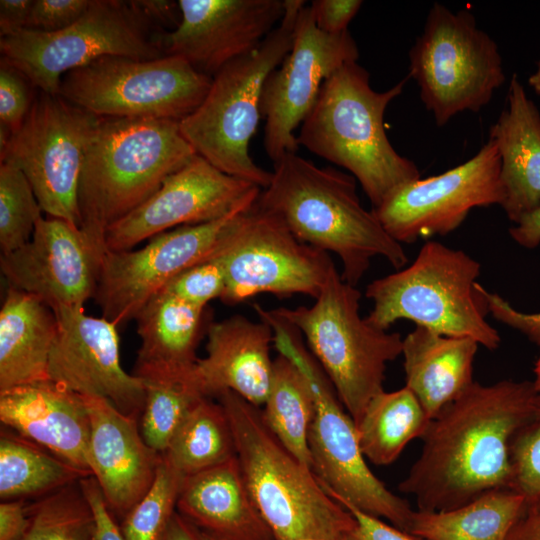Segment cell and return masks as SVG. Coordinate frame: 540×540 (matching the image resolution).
Segmentation results:
<instances>
[{"mask_svg":"<svg viewBox=\"0 0 540 540\" xmlns=\"http://www.w3.org/2000/svg\"><path fill=\"white\" fill-rule=\"evenodd\" d=\"M538 393L533 381H474L431 419L399 490L414 496L422 511H446L493 490H510L511 438Z\"/></svg>","mask_w":540,"mask_h":540,"instance_id":"cell-1","label":"cell"},{"mask_svg":"<svg viewBox=\"0 0 540 540\" xmlns=\"http://www.w3.org/2000/svg\"><path fill=\"white\" fill-rule=\"evenodd\" d=\"M269 184L257 206L277 215L303 243L335 254L342 278L357 286L375 257L395 269L408 261L402 244L383 228L374 212L362 205L357 181L331 166L288 153L274 162Z\"/></svg>","mask_w":540,"mask_h":540,"instance_id":"cell-2","label":"cell"},{"mask_svg":"<svg viewBox=\"0 0 540 540\" xmlns=\"http://www.w3.org/2000/svg\"><path fill=\"white\" fill-rule=\"evenodd\" d=\"M357 61L329 76L302 122L299 146L346 169L361 185L373 209L402 185L421 177L416 164L401 156L384 128L388 105L407 78L386 91H376Z\"/></svg>","mask_w":540,"mask_h":540,"instance_id":"cell-3","label":"cell"},{"mask_svg":"<svg viewBox=\"0 0 540 540\" xmlns=\"http://www.w3.org/2000/svg\"><path fill=\"white\" fill-rule=\"evenodd\" d=\"M196 154L179 121L101 117L80 176V228L107 250V229L149 199Z\"/></svg>","mask_w":540,"mask_h":540,"instance_id":"cell-4","label":"cell"},{"mask_svg":"<svg viewBox=\"0 0 540 540\" xmlns=\"http://www.w3.org/2000/svg\"><path fill=\"white\" fill-rule=\"evenodd\" d=\"M217 397L232 427L245 482L273 540H348L355 517L285 449L260 408L231 391Z\"/></svg>","mask_w":540,"mask_h":540,"instance_id":"cell-5","label":"cell"},{"mask_svg":"<svg viewBox=\"0 0 540 540\" xmlns=\"http://www.w3.org/2000/svg\"><path fill=\"white\" fill-rule=\"evenodd\" d=\"M303 0H285L277 27L257 49L224 66L211 81L201 104L179 121L195 152L222 172L265 188L272 173L249 154L261 114V96L269 74L289 53Z\"/></svg>","mask_w":540,"mask_h":540,"instance_id":"cell-6","label":"cell"},{"mask_svg":"<svg viewBox=\"0 0 540 540\" xmlns=\"http://www.w3.org/2000/svg\"><path fill=\"white\" fill-rule=\"evenodd\" d=\"M480 271V263L463 250L429 240L410 265L368 284L365 296L373 305L366 319L383 330L410 320L496 350L501 338L486 320L487 306L476 286Z\"/></svg>","mask_w":540,"mask_h":540,"instance_id":"cell-7","label":"cell"},{"mask_svg":"<svg viewBox=\"0 0 540 540\" xmlns=\"http://www.w3.org/2000/svg\"><path fill=\"white\" fill-rule=\"evenodd\" d=\"M270 324L274 346L304 374L312 391L315 413L309 431L312 471L327 492L342 505L353 506L396 528L409 531L414 510L392 493L371 471L361 450L357 427L300 332L274 310L257 306Z\"/></svg>","mask_w":540,"mask_h":540,"instance_id":"cell-8","label":"cell"},{"mask_svg":"<svg viewBox=\"0 0 540 540\" xmlns=\"http://www.w3.org/2000/svg\"><path fill=\"white\" fill-rule=\"evenodd\" d=\"M361 292L333 267L310 306L274 311L305 338L355 424L383 391L386 366L402 354L403 338L360 314Z\"/></svg>","mask_w":540,"mask_h":540,"instance_id":"cell-9","label":"cell"},{"mask_svg":"<svg viewBox=\"0 0 540 540\" xmlns=\"http://www.w3.org/2000/svg\"><path fill=\"white\" fill-rule=\"evenodd\" d=\"M409 60V77L438 126L459 113L481 110L506 79L498 46L474 15L438 3L429 10Z\"/></svg>","mask_w":540,"mask_h":540,"instance_id":"cell-10","label":"cell"},{"mask_svg":"<svg viewBox=\"0 0 540 540\" xmlns=\"http://www.w3.org/2000/svg\"><path fill=\"white\" fill-rule=\"evenodd\" d=\"M156 29L132 1L90 0L81 17L56 32L22 29L0 37V51L40 91L58 95L67 72L100 57H163ZM166 32V31H165Z\"/></svg>","mask_w":540,"mask_h":540,"instance_id":"cell-11","label":"cell"},{"mask_svg":"<svg viewBox=\"0 0 540 540\" xmlns=\"http://www.w3.org/2000/svg\"><path fill=\"white\" fill-rule=\"evenodd\" d=\"M211 81L178 56H104L63 75L58 95L99 117L181 121L201 104Z\"/></svg>","mask_w":540,"mask_h":540,"instance_id":"cell-12","label":"cell"},{"mask_svg":"<svg viewBox=\"0 0 540 540\" xmlns=\"http://www.w3.org/2000/svg\"><path fill=\"white\" fill-rule=\"evenodd\" d=\"M213 257L226 274L221 301L231 305L259 294L315 299L335 267L329 253L300 241L256 203L234 217Z\"/></svg>","mask_w":540,"mask_h":540,"instance_id":"cell-13","label":"cell"},{"mask_svg":"<svg viewBox=\"0 0 540 540\" xmlns=\"http://www.w3.org/2000/svg\"><path fill=\"white\" fill-rule=\"evenodd\" d=\"M100 118L59 95L41 91L21 127L0 150L1 163L23 172L49 217L80 227V176Z\"/></svg>","mask_w":540,"mask_h":540,"instance_id":"cell-14","label":"cell"},{"mask_svg":"<svg viewBox=\"0 0 540 540\" xmlns=\"http://www.w3.org/2000/svg\"><path fill=\"white\" fill-rule=\"evenodd\" d=\"M502 201L500 157L488 140L466 162L402 185L372 211L395 241L410 244L446 235L456 230L473 208L501 205Z\"/></svg>","mask_w":540,"mask_h":540,"instance_id":"cell-15","label":"cell"},{"mask_svg":"<svg viewBox=\"0 0 540 540\" xmlns=\"http://www.w3.org/2000/svg\"><path fill=\"white\" fill-rule=\"evenodd\" d=\"M358 58L359 50L349 30L324 33L316 26L310 5L300 10L292 47L269 74L262 90L264 148L273 163L297 152L294 131L311 111L324 81Z\"/></svg>","mask_w":540,"mask_h":540,"instance_id":"cell-16","label":"cell"},{"mask_svg":"<svg viewBox=\"0 0 540 540\" xmlns=\"http://www.w3.org/2000/svg\"><path fill=\"white\" fill-rule=\"evenodd\" d=\"M248 209L165 231L137 250H107L94 296L103 317L116 325L135 319L143 306L176 276L212 258L231 221Z\"/></svg>","mask_w":540,"mask_h":540,"instance_id":"cell-17","label":"cell"},{"mask_svg":"<svg viewBox=\"0 0 540 540\" xmlns=\"http://www.w3.org/2000/svg\"><path fill=\"white\" fill-rule=\"evenodd\" d=\"M261 189L222 172L196 154L167 177L149 199L107 229L106 249L130 250L165 231L215 221L236 210L251 208Z\"/></svg>","mask_w":540,"mask_h":540,"instance_id":"cell-18","label":"cell"},{"mask_svg":"<svg viewBox=\"0 0 540 540\" xmlns=\"http://www.w3.org/2000/svg\"><path fill=\"white\" fill-rule=\"evenodd\" d=\"M57 334L49 359V380L80 395L102 397L137 418L145 403L141 378L120 363L117 326L84 307L57 306Z\"/></svg>","mask_w":540,"mask_h":540,"instance_id":"cell-19","label":"cell"},{"mask_svg":"<svg viewBox=\"0 0 540 540\" xmlns=\"http://www.w3.org/2000/svg\"><path fill=\"white\" fill-rule=\"evenodd\" d=\"M106 251L79 226L42 217L25 245L1 254L0 267L8 286L51 308L84 307L95 296Z\"/></svg>","mask_w":540,"mask_h":540,"instance_id":"cell-20","label":"cell"},{"mask_svg":"<svg viewBox=\"0 0 540 540\" xmlns=\"http://www.w3.org/2000/svg\"><path fill=\"white\" fill-rule=\"evenodd\" d=\"M181 20L159 35L164 56H178L213 77L248 55L277 27L281 0H179Z\"/></svg>","mask_w":540,"mask_h":540,"instance_id":"cell-21","label":"cell"},{"mask_svg":"<svg viewBox=\"0 0 540 540\" xmlns=\"http://www.w3.org/2000/svg\"><path fill=\"white\" fill-rule=\"evenodd\" d=\"M90 416L89 464L111 511L123 519L152 485L162 455L144 441L137 418L83 395Z\"/></svg>","mask_w":540,"mask_h":540,"instance_id":"cell-22","label":"cell"},{"mask_svg":"<svg viewBox=\"0 0 540 540\" xmlns=\"http://www.w3.org/2000/svg\"><path fill=\"white\" fill-rule=\"evenodd\" d=\"M0 420L20 436L92 476L90 416L83 395L50 380L3 390Z\"/></svg>","mask_w":540,"mask_h":540,"instance_id":"cell-23","label":"cell"},{"mask_svg":"<svg viewBox=\"0 0 540 540\" xmlns=\"http://www.w3.org/2000/svg\"><path fill=\"white\" fill-rule=\"evenodd\" d=\"M207 355L198 359L194 372L206 397L231 391L260 407L271 385L274 332L268 322L235 314L206 329Z\"/></svg>","mask_w":540,"mask_h":540,"instance_id":"cell-24","label":"cell"},{"mask_svg":"<svg viewBox=\"0 0 540 540\" xmlns=\"http://www.w3.org/2000/svg\"><path fill=\"white\" fill-rule=\"evenodd\" d=\"M176 508L214 540H273L237 456L185 477Z\"/></svg>","mask_w":540,"mask_h":540,"instance_id":"cell-25","label":"cell"},{"mask_svg":"<svg viewBox=\"0 0 540 540\" xmlns=\"http://www.w3.org/2000/svg\"><path fill=\"white\" fill-rule=\"evenodd\" d=\"M488 140L500 157V206L515 224L540 205V113L516 74Z\"/></svg>","mask_w":540,"mask_h":540,"instance_id":"cell-26","label":"cell"},{"mask_svg":"<svg viewBox=\"0 0 540 540\" xmlns=\"http://www.w3.org/2000/svg\"><path fill=\"white\" fill-rule=\"evenodd\" d=\"M478 345L472 338L447 336L421 326L403 339L405 386L430 419L474 383Z\"/></svg>","mask_w":540,"mask_h":540,"instance_id":"cell-27","label":"cell"},{"mask_svg":"<svg viewBox=\"0 0 540 540\" xmlns=\"http://www.w3.org/2000/svg\"><path fill=\"white\" fill-rule=\"evenodd\" d=\"M205 311L166 290L154 295L135 318L141 345L133 374L151 379L192 371Z\"/></svg>","mask_w":540,"mask_h":540,"instance_id":"cell-28","label":"cell"},{"mask_svg":"<svg viewBox=\"0 0 540 540\" xmlns=\"http://www.w3.org/2000/svg\"><path fill=\"white\" fill-rule=\"evenodd\" d=\"M57 327L47 303L8 286L0 310V391L49 380Z\"/></svg>","mask_w":540,"mask_h":540,"instance_id":"cell-29","label":"cell"},{"mask_svg":"<svg viewBox=\"0 0 540 540\" xmlns=\"http://www.w3.org/2000/svg\"><path fill=\"white\" fill-rule=\"evenodd\" d=\"M523 515L522 496L493 490L454 509L414 511L408 533L423 540H506Z\"/></svg>","mask_w":540,"mask_h":540,"instance_id":"cell-30","label":"cell"},{"mask_svg":"<svg viewBox=\"0 0 540 540\" xmlns=\"http://www.w3.org/2000/svg\"><path fill=\"white\" fill-rule=\"evenodd\" d=\"M430 421L406 386L383 390L369 401L356 423L361 450L376 465L391 464L410 441L423 437Z\"/></svg>","mask_w":540,"mask_h":540,"instance_id":"cell-31","label":"cell"},{"mask_svg":"<svg viewBox=\"0 0 540 540\" xmlns=\"http://www.w3.org/2000/svg\"><path fill=\"white\" fill-rule=\"evenodd\" d=\"M314 413V397L304 374L290 358L279 354L262 416L285 449L311 470L309 431Z\"/></svg>","mask_w":540,"mask_h":540,"instance_id":"cell-32","label":"cell"},{"mask_svg":"<svg viewBox=\"0 0 540 540\" xmlns=\"http://www.w3.org/2000/svg\"><path fill=\"white\" fill-rule=\"evenodd\" d=\"M162 455L184 477L235 457L232 427L221 403L202 398L186 415Z\"/></svg>","mask_w":540,"mask_h":540,"instance_id":"cell-33","label":"cell"},{"mask_svg":"<svg viewBox=\"0 0 540 540\" xmlns=\"http://www.w3.org/2000/svg\"><path fill=\"white\" fill-rule=\"evenodd\" d=\"M87 476L20 435L1 434L0 497L4 501L56 491Z\"/></svg>","mask_w":540,"mask_h":540,"instance_id":"cell-34","label":"cell"},{"mask_svg":"<svg viewBox=\"0 0 540 540\" xmlns=\"http://www.w3.org/2000/svg\"><path fill=\"white\" fill-rule=\"evenodd\" d=\"M194 368L182 375L142 379L145 403L139 428L145 443L158 454L166 452L186 415L206 397Z\"/></svg>","mask_w":540,"mask_h":540,"instance_id":"cell-35","label":"cell"},{"mask_svg":"<svg viewBox=\"0 0 540 540\" xmlns=\"http://www.w3.org/2000/svg\"><path fill=\"white\" fill-rule=\"evenodd\" d=\"M29 526L22 540H93V511L80 485L56 490L28 507Z\"/></svg>","mask_w":540,"mask_h":540,"instance_id":"cell-36","label":"cell"},{"mask_svg":"<svg viewBox=\"0 0 540 540\" xmlns=\"http://www.w3.org/2000/svg\"><path fill=\"white\" fill-rule=\"evenodd\" d=\"M184 478L162 455L149 490L123 519L120 529L125 540L164 539Z\"/></svg>","mask_w":540,"mask_h":540,"instance_id":"cell-37","label":"cell"},{"mask_svg":"<svg viewBox=\"0 0 540 540\" xmlns=\"http://www.w3.org/2000/svg\"><path fill=\"white\" fill-rule=\"evenodd\" d=\"M42 208L21 170L0 165V248L11 253L25 245L42 218Z\"/></svg>","mask_w":540,"mask_h":540,"instance_id":"cell-38","label":"cell"},{"mask_svg":"<svg viewBox=\"0 0 540 540\" xmlns=\"http://www.w3.org/2000/svg\"><path fill=\"white\" fill-rule=\"evenodd\" d=\"M510 490L524 499V514L540 511V393L509 448Z\"/></svg>","mask_w":540,"mask_h":540,"instance_id":"cell-39","label":"cell"},{"mask_svg":"<svg viewBox=\"0 0 540 540\" xmlns=\"http://www.w3.org/2000/svg\"><path fill=\"white\" fill-rule=\"evenodd\" d=\"M226 288V274L217 258L200 262L176 276L163 290L179 299L200 307L222 298Z\"/></svg>","mask_w":540,"mask_h":540,"instance_id":"cell-40","label":"cell"},{"mask_svg":"<svg viewBox=\"0 0 540 540\" xmlns=\"http://www.w3.org/2000/svg\"><path fill=\"white\" fill-rule=\"evenodd\" d=\"M27 77L1 57L0 62V125L11 133L18 130L27 117L34 97ZM33 86V85H32Z\"/></svg>","mask_w":540,"mask_h":540,"instance_id":"cell-41","label":"cell"},{"mask_svg":"<svg viewBox=\"0 0 540 540\" xmlns=\"http://www.w3.org/2000/svg\"><path fill=\"white\" fill-rule=\"evenodd\" d=\"M90 0H34L27 29L42 32L63 30L76 22Z\"/></svg>","mask_w":540,"mask_h":540,"instance_id":"cell-42","label":"cell"},{"mask_svg":"<svg viewBox=\"0 0 540 540\" xmlns=\"http://www.w3.org/2000/svg\"><path fill=\"white\" fill-rule=\"evenodd\" d=\"M477 289L483 296L487 311L497 321L506 324L524 334L530 341L540 346V312L524 313L515 309L497 293L489 292L477 283Z\"/></svg>","mask_w":540,"mask_h":540,"instance_id":"cell-43","label":"cell"},{"mask_svg":"<svg viewBox=\"0 0 540 540\" xmlns=\"http://www.w3.org/2000/svg\"><path fill=\"white\" fill-rule=\"evenodd\" d=\"M362 3L361 0H314L310 7L318 29L327 34H340L348 31Z\"/></svg>","mask_w":540,"mask_h":540,"instance_id":"cell-44","label":"cell"},{"mask_svg":"<svg viewBox=\"0 0 540 540\" xmlns=\"http://www.w3.org/2000/svg\"><path fill=\"white\" fill-rule=\"evenodd\" d=\"M79 485L94 514L93 540H125L96 479L93 476L84 477L79 480Z\"/></svg>","mask_w":540,"mask_h":540,"instance_id":"cell-45","label":"cell"},{"mask_svg":"<svg viewBox=\"0 0 540 540\" xmlns=\"http://www.w3.org/2000/svg\"><path fill=\"white\" fill-rule=\"evenodd\" d=\"M343 506L353 514L357 522L348 540H423L353 506Z\"/></svg>","mask_w":540,"mask_h":540,"instance_id":"cell-46","label":"cell"},{"mask_svg":"<svg viewBox=\"0 0 540 540\" xmlns=\"http://www.w3.org/2000/svg\"><path fill=\"white\" fill-rule=\"evenodd\" d=\"M28 526V507L22 500H6L0 504V540H22Z\"/></svg>","mask_w":540,"mask_h":540,"instance_id":"cell-47","label":"cell"},{"mask_svg":"<svg viewBox=\"0 0 540 540\" xmlns=\"http://www.w3.org/2000/svg\"><path fill=\"white\" fill-rule=\"evenodd\" d=\"M136 9L156 29L164 31L163 27L174 30L180 23L181 11L177 2L168 0H136L132 1Z\"/></svg>","mask_w":540,"mask_h":540,"instance_id":"cell-48","label":"cell"},{"mask_svg":"<svg viewBox=\"0 0 540 540\" xmlns=\"http://www.w3.org/2000/svg\"><path fill=\"white\" fill-rule=\"evenodd\" d=\"M33 1L1 0L0 1V36L13 34L27 27Z\"/></svg>","mask_w":540,"mask_h":540,"instance_id":"cell-49","label":"cell"},{"mask_svg":"<svg viewBox=\"0 0 540 540\" xmlns=\"http://www.w3.org/2000/svg\"><path fill=\"white\" fill-rule=\"evenodd\" d=\"M509 233L520 246L528 249L537 247L540 244V205L522 216Z\"/></svg>","mask_w":540,"mask_h":540,"instance_id":"cell-50","label":"cell"},{"mask_svg":"<svg viewBox=\"0 0 540 540\" xmlns=\"http://www.w3.org/2000/svg\"><path fill=\"white\" fill-rule=\"evenodd\" d=\"M163 540H214L175 512Z\"/></svg>","mask_w":540,"mask_h":540,"instance_id":"cell-51","label":"cell"},{"mask_svg":"<svg viewBox=\"0 0 540 540\" xmlns=\"http://www.w3.org/2000/svg\"><path fill=\"white\" fill-rule=\"evenodd\" d=\"M506 540H540V511L521 516Z\"/></svg>","mask_w":540,"mask_h":540,"instance_id":"cell-52","label":"cell"},{"mask_svg":"<svg viewBox=\"0 0 540 540\" xmlns=\"http://www.w3.org/2000/svg\"><path fill=\"white\" fill-rule=\"evenodd\" d=\"M529 86L540 95V59L537 62V67L528 79Z\"/></svg>","mask_w":540,"mask_h":540,"instance_id":"cell-53","label":"cell"},{"mask_svg":"<svg viewBox=\"0 0 540 540\" xmlns=\"http://www.w3.org/2000/svg\"><path fill=\"white\" fill-rule=\"evenodd\" d=\"M534 374H535V379L533 381V384L536 391L540 393V355L535 363Z\"/></svg>","mask_w":540,"mask_h":540,"instance_id":"cell-54","label":"cell"}]
</instances>
